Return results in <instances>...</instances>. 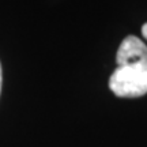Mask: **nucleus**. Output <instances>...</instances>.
Returning a JSON list of instances; mask_svg holds the SVG:
<instances>
[{
  "label": "nucleus",
  "instance_id": "nucleus-2",
  "mask_svg": "<svg viewBox=\"0 0 147 147\" xmlns=\"http://www.w3.org/2000/svg\"><path fill=\"white\" fill-rule=\"evenodd\" d=\"M117 65H138L147 72V47L135 36L125 37L116 55Z\"/></svg>",
  "mask_w": 147,
  "mask_h": 147
},
{
  "label": "nucleus",
  "instance_id": "nucleus-4",
  "mask_svg": "<svg viewBox=\"0 0 147 147\" xmlns=\"http://www.w3.org/2000/svg\"><path fill=\"white\" fill-rule=\"evenodd\" d=\"M1 82H3V75H1V64H0V93H1Z\"/></svg>",
  "mask_w": 147,
  "mask_h": 147
},
{
  "label": "nucleus",
  "instance_id": "nucleus-3",
  "mask_svg": "<svg viewBox=\"0 0 147 147\" xmlns=\"http://www.w3.org/2000/svg\"><path fill=\"white\" fill-rule=\"evenodd\" d=\"M142 34H143V37L147 40V23H144L142 26Z\"/></svg>",
  "mask_w": 147,
  "mask_h": 147
},
{
  "label": "nucleus",
  "instance_id": "nucleus-1",
  "mask_svg": "<svg viewBox=\"0 0 147 147\" xmlns=\"http://www.w3.org/2000/svg\"><path fill=\"white\" fill-rule=\"evenodd\" d=\"M109 89L123 98L147 94V72L138 65H119L109 78Z\"/></svg>",
  "mask_w": 147,
  "mask_h": 147
}]
</instances>
